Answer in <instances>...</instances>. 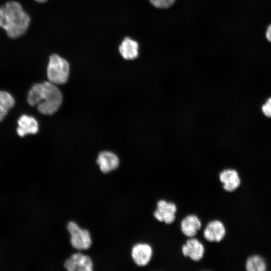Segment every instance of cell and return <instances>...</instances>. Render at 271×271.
Masks as SVG:
<instances>
[{"mask_svg":"<svg viewBox=\"0 0 271 271\" xmlns=\"http://www.w3.org/2000/svg\"><path fill=\"white\" fill-rule=\"evenodd\" d=\"M261 110L263 113L268 117H271V97L268 98L262 105Z\"/></svg>","mask_w":271,"mask_h":271,"instance_id":"ac0fdd59","label":"cell"},{"mask_svg":"<svg viewBox=\"0 0 271 271\" xmlns=\"http://www.w3.org/2000/svg\"><path fill=\"white\" fill-rule=\"evenodd\" d=\"M223 189L229 192L236 190L241 184V179L238 172L233 169H226L219 175Z\"/></svg>","mask_w":271,"mask_h":271,"instance_id":"30bf717a","label":"cell"},{"mask_svg":"<svg viewBox=\"0 0 271 271\" xmlns=\"http://www.w3.org/2000/svg\"><path fill=\"white\" fill-rule=\"evenodd\" d=\"M152 5L158 9H167L172 6L176 0H149Z\"/></svg>","mask_w":271,"mask_h":271,"instance_id":"e0dca14e","label":"cell"},{"mask_svg":"<svg viewBox=\"0 0 271 271\" xmlns=\"http://www.w3.org/2000/svg\"><path fill=\"white\" fill-rule=\"evenodd\" d=\"M69 72V64L65 59L57 54L50 56L47 69L49 82L55 85L64 84L68 79Z\"/></svg>","mask_w":271,"mask_h":271,"instance_id":"3957f363","label":"cell"},{"mask_svg":"<svg viewBox=\"0 0 271 271\" xmlns=\"http://www.w3.org/2000/svg\"><path fill=\"white\" fill-rule=\"evenodd\" d=\"M31 19L22 5L16 1H10L0 7V27L9 37L16 39L27 31Z\"/></svg>","mask_w":271,"mask_h":271,"instance_id":"7a4b0ae2","label":"cell"},{"mask_svg":"<svg viewBox=\"0 0 271 271\" xmlns=\"http://www.w3.org/2000/svg\"><path fill=\"white\" fill-rule=\"evenodd\" d=\"M17 132L20 137H23L28 134H36L39 130V124L33 116L23 114L18 120Z\"/></svg>","mask_w":271,"mask_h":271,"instance_id":"7c38bea8","label":"cell"},{"mask_svg":"<svg viewBox=\"0 0 271 271\" xmlns=\"http://www.w3.org/2000/svg\"><path fill=\"white\" fill-rule=\"evenodd\" d=\"M8 111L0 105V121H2L7 114Z\"/></svg>","mask_w":271,"mask_h":271,"instance_id":"d6986e66","label":"cell"},{"mask_svg":"<svg viewBox=\"0 0 271 271\" xmlns=\"http://www.w3.org/2000/svg\"><path fill=\"white\" fill-rule=\"evenodd\" d=\"M245 268L248 271H264L267 268L264 259L259 255H252L246 260Z\"/></svg>","mask_w":271,"mask_h":271,"instance_id":"9a60e30c","label":"cell"},{"mask_svg":"<svg viewBox=\"0 0 271 271\" xmlns=\"http://www.w3.org/2000/svg\"><path fill=\"white\" fill-rule=\"evenodd\" d=\"M265 37L267 40L269 42H271V24L269 25L267 28L265 33Z\"/></svg>","mask_w":271,"mask_h":271,"instance_id":"ffe728a7","label":"cell"},{"mask_svg":"<svg viewBox=\"0 0 271 271\" xmlns=\"http://www.w3.org/2000/svg\"><path fill=\"white\" fill-rule=\"evenodd\" d=\"M96 162L103 173H108L115 170L119 166L118 157L113 153L103 151L99 155Z\"/></svg>","mask_w":271,"mask_h":271,"instance_id":"8fae6325","label":"cell"},{"mask_svg":"<svg viewBox=\"0 0 271 271\" xmlns=\"http://www.w3.org/2000/svg\"><path fill=\"white\" fill-rule=\"evenodd\" d=\"M225 234V226L218 220L210 221L203 231L204 237L210 242H220L224 238Z\"/></svg>","mask_w":271,"mask_h":271,"instance_id":"9c48e42d","label":"cell"},{"mask_svg":"<svg viewBox=\"0 0 271 271\" xmlns=\"http://www.w3.org/2000/svg\"><path fill=\"white\" fill-rule=\"evenodd\" d=\"M119 51L125 60L136 59L139 54L138 43L129 37L125 38L119 46Z\"/></svg>","mask_w":271,"mask_h":271,"instance_id":"5bb4252c","label":"cell"},{"mask_svg":"<svg viewBox=\"0 0 271 271\" xmlns=\"http://www.w3.org/2000/svg\"><path fill=\"white\" fill-rule=\"evenodd\" d=\"M62 94L56 85L46 81L35 84L29 91L28 103L32 106L37 105L39 111L44 115H52L60 107Z\"/></svg>","mask_w":271,"mask_h":271,"instance_id":"6da1fadb","label":"cell"},{"mask_svg":"<svg viewBox=\"0 0 271 271\" xmlns=\"http://www.w3.org/2000/svg\"><path fill=\"white\" fill-rule=\"evenodd\" d=\"M35 1L39 3H44L47 2L48 0H35Z\"/></svg>","mask_w":271,"mask_h":271,"instance_id":"44dd1931","label":"cell"},{"mask_svg":"<svg viewBox=\"0 0 271 271\" xmlns=\"http://www.w3.org/2000/svg\"><path fill=\"white\" fill-rule=\"evenodd\" d=\"M201 227V222L195 215H188L181 221V231L185 236L188 237L195 236Z\"/></svg>","mask_w":271,"mask_h":271,"instance_id":"4fadbf2b","label":"cell"},{"mask_svg":"<svg viewBox=\"0 0 271 271\" xmlns=\"http://www.w3.org/2000/svg\"><path fill=\"white\" fill-rule=\"evenodd\" d=\"M176 212L177 207L175 204L164 200H160L157 203L156 210L154 212V216L159 221L164 222L169 224L175 221Z\"/></svg>","mask_w":271,"mask_h":271,"instance_id":"5b68a950","label":"cell"},{"mask_svg":"<svg viewBox=\"0 0 271 271\" xmlns=\"http://www.w3.org/2000/svg\"><path fill=\"white\" fill-rule=\"evenodd\" d=\"M153 255V249L148 243H140L135 244L131 250V256L133 260L139 266L147 265Z\"/></svg>","mask_w":271,"mask_h":271,"instance_id":"52a82bcc","label":"cell"},{"mask_svg":"<svg viewBox=\"0 0 271 271\" xmlns=\"http://www.w3.org/2000/svg\"><path fill=\"white\" fill-rule=\"evenodd\" d=\"M67 228L70 234V243L74 248L83 250L91 246L92 240L88 230L80 228L74 221L69 222Z\"/></svg>","mask_w":271,"mask_h":271,"instance_id":"277c9868","label":"cell"},{"mask_svg":"<svg viewBox=\"0 0 271 271\" xmlns=\"http://www.w3.org/2000/svg\"><path fill=\"white\" fill-rule=\"evenodd\" d=\"M205 249L203 244L197 239L191 237L182 247L184 256L198 261L203 257Z\"/></svg>","mask_w":271,"mask_h":271,"instance_id":"ba28073f","label":"cell"},{"mask_svg":"<svg viewBox=\"0 0 271 271\" xmlns=\"http://www.w3.org/2000/svg\"><path fill=\"white\" fill-rule=\"evenodd\" d=\"M65 268L69 271H91L93 262L90 257L81 253H76L68 258L64 264Z\"/></svg>","mask_w":271,"mask_h":271,"instance_id":"8992f818","label":"cell"},{"mask_svg":"<svg viewBox=\"0 0 271 271\" xmlns=\"http://www.w3.org/2000/svg\"><path fill=\"white\" fill-rule=\"evenodd\" d=\"M15 104V99L9 92L0 90V105L9 111Z\"/></svg>","mask_w":271,"mask_h":271,"instance_id":"2e32d148","label":"cell"}]
</instances>
